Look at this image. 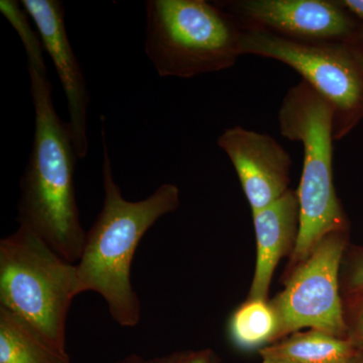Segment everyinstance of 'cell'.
Instances as JSON below:
<instances>
[{
	"label": "cell",
	"mask_w": 363,
	"mask_h": 363,
	"mask_svg": "<svg viewBox=\"0 0 363 363\" xmlns=\"http://www.w3.org/2000/svg\"><path fill=\"white\" fill-rule=\"evenodd\" d=\"M104 125L102 117L104 204L86 233L82 255L76 264L78 291L79 295L99 294L119 326L135 328L142 319V304L131 283L135 252L145 234L180 206V190L175 184L164 183L145 199L126 200L114 180Z\"/></svg>",
	"instance_id": "obj_1"
},
{
	"label": "cell",
	"mask_w": 363,
	"mask_h": 363,
	"mask_svg": "<svg viewBox=\"0 0 363 363\" xmlns=\"http://www.w3.org/2000/svg\"><path fill=\"white\" fill-rule=\"evenodd\" d=\"M35 111L32 150L21 177L18 205L20 225L33 233L71 264H77L86 233L76 197L79 159L70 126L60 118L48 71L28 65Z\"/></svg>",
	"instance_id": "obj_2"
},
{
	"label": "cell",
	"mask_w": 363,
	"mask_h": 363,
	"mask_svg": "<svg viewBox=\"0 0 363 363\" xmlns=\"http://www.w3.org/2000/svg\"><path fill=\"white\" fill-rule=\"evenodd\" d=\"M281 135L302 143L304 164L297 191L300 231L284 276L305 262L332 231L348 229L333 183V111L304 81L288 90L278 113Z\"/></svg>",
	"instance_id": "obj_3"
},
{
	"label": "cell",
	"mask_w": 363,
	"mask_h": 363,
	"mask_svg": "<svg viewBox=\"0 0 363 363\" xmlns=\"http://www.w3.org/2000/svg\"><path fill=\"white\" fill-rule=\"evenodd\" d=\"M145 52L160 77L189 79L231 68L242 28L216 2L149 0Z\"/></svg>",
	"instance_id": "obj_4"
},
{
	"label": "cell",
	"mask_w": 363,
	"mask_h": 363,
	"mask_svg": "<svg viewBox=\"0 0 363 363\" xmlns=\"http://www.w3.org/2000/svg\"><path fill=\"white\" fill-rule=\"evenodd\" d=\"M77 296L76 264L60 257L32 229L20 225L0 240V307L62 350H66L67 320Z\"/></svg>",
	"instance_id": "obj_5"
},
{
	"label": "cell",
	"mask_w": 363,
	"mask_h": 363,
	"mask_svg": "<svg viewBox=\"0 0 363 363\" xmlns=\"http://www.w3.org/2000/svg\"><path fill=\"white\" fill-rule=\"evenodd\" d=\"M241 28V54L286 64L330 105L334 140L363 121V58L350 40L309 42L262 28Z\"/></svg>",
	"instance_id": "obj_6"
},
{
	"label": "cell",
	"mask_w": 363,
	"mask_h": 363,
	"mask_svg": "<svg viewBox=\"0 0 363 363\" xmlns=\"http://www.w3.org/2000/svg\"><path fill=\"white\" fill-rule=\"evenodd\" d=\"M348 229L332 231L290 274L285 288L269 300L278 319V340L303 328L347 335L340 290V269L347 250Z\"/></svg>",
	"instance_id": "obj_7"
},
{
	"label": "cell",
	"mask_w": 363,
	"mask_h": 363,
	"mask_svg": "<svg viewBox=\"0 0 363 363\" xmlns=\"http://www.w3.org/2000/svg\"><path fill=\"white\" fill-rule=\"evenodd\" d=\"M242 28L309 42H348L360 21L338 0H227L215 1Z\"/></svg>",
	"instance_id": "obj_8"
},
{
	"label": "cell",
	"mask_w": 363,
	"mask_h": 363,
	"mask_svg": "<svg viewBox=\"0 0 363 363\" xmlns=\"http://www.w3.org/2000/svg\"><path fill=\"white\" fill-rule=\"evenodd\" d=\"M217 145L233 162L252 212L290 190L292 160L271 135L235 125L221 133Z\"/></svg>",
	"instance_id": "obj_9"
},
{
	"label": "cell",
	"mask_w": 363,
	"mask_h": 363,
	"mask_svg": "<svg viewBox=\"0 0 363 363\" xmlns=\"http://www.w3.org/2000/svg\"><path fill=\"white\" fill-rule=\"evenodd\" d=\"M39 30L45 51L52 59L67 98L69 126L76 152L85 159L89 150L88 142V107L89 91L82 68L67 33L65 7L60 0H21Z\"/></svg>",
	"instance_id": "obj_10"
},
{
	"label": "cell",
	"mask_w": 363,
	"mask_h": 363,
	"mask_svg": "<svg viewBox=\"0 0 363 363\" xmlns=\"http://www.w3.org/2000/svg\"><path fill=\"white\" fill-rule=\"evenodd\" d=\"M257 238V262L247 298L269 300L274 271L284 257L290 259L300 231V203L290 189L269 206L252 212Z\"/></svg>",
	"instance_id": "obj_11"
},
{
	"label": "cell",
	"mask_w": 363,
	"mask_h": 363,
	"mask_svg": "<svg viewBox=\"0 0 363 363\" xmlns=\"http://www.w3.org/2000/svg\"><path fill=\"white\" fill-rule=\"evenodd\" d=\"M357 351L348 339L309 329L269 344L259 354L262 363H346Z\"/></svg>",
	"instance_id": "obj_12"
},
{
	"label": "cell",
	"mask_w": 363,
	"mask_h": 363,
	"mask_svg": "<svg viewBox=\"0 0 363 363\" xmlns=\"http://www.w3.org/2000/svg\"><path fill=\"white\" fill-rule=\"evenodd\" d=\"M0 363H72L35 327L0 307Z\"/></svg>",
	"instance_id": "obj_13"
},
{
	"label": "cell",
	"mask_w": 363,
	"mask_h": 363,
	"mask_svg": "<svg viewBox=\"0 0 363 363\" xmlns=\"http://www.w3.org/2000/svg\"><path fill=\"white\" fill-rule=\"evenodd\" d=\"M227 338L238 350H260L278 341V319L269 300L247 298L229 317Z\"/></svg>",
	"instance_id": "obj_14"
},
{
	"label": "cell",
	"mask_w": 363,
	"mask_h": 363,
	"mask_svg": "<svg viewBox=\"0 0 363 363\" xmlns=\"http://www.w3.org/2000/svg\"><path fill=\"white\" fill-rule=\"evenodd\" d=\"M0 13L9 21L21 38L28 57V65L42 71H48L44 58L45 48L39 30H33L30 25V14L16 0H1Z\"/></svg>",
	"instance_id": "obj_15"
},
{
	"label": "cell",
	"mask_w": 363,
	"mask_h": 363,
	"mask_svg": "<svg viewBox=\"0 0 363 363\" xmlns=\"http://www.w3.org/2000/svg\"><path fill=\"white\" fill-rule=\"evenodd\" d=\"M340 290L343 301L363 294V247L346 255L340 269Z\"/></svg>",
	"instance_id": "obj_16"
},
{
	"label": "cell",
	"mask_w": 363,
	"mask_h": 363,
	"mask_svg": "<svg viewBox=\"0 0 363 363\" xmlns=\"http://www.w3.org/2000/svg\"><path fill=\"white\" fill-rule=\"evenodd\" d=\"M214 353L215 351L211 348L175 351L169 354L152 358L131 353L116 363H211Z\"/></svg>",
	"instance_id": "obj_17"
},
{
	"label": "cell",
	"mask_w": 363,
	"mask_h": 363,
	"mask_svg": "<svg viewBox=\"0 0 363 363\" xmlns=\"http://www.w3.org/2000/svg\"><path fill=\"white\" fill-rule=\"evenodd\" d=\"M343 302L347 326L346 339L350 341L355 350L363 351V294Z\"/></svg>",
	"instance_id": "obj_18"
},
{
	"label": "cell",
	"mask_w": 363,
	"mask_h": 363,
	"mask_svg": "<svg viewBox=\"0 0 363 363\" xmlns=\"http://www.w3.org/2000/svg\"><path fill=\"white\" fill-rule=\"evenodd\" d=\"M338 2L357 21H363V0H338Z\"/></svg>",
	"instance_id": "obj_19"
},
{
	"label": "cell",
	"mask_w": 363,
	"mask_h": 363,
	"mask_svg": "<svg viewBox=\"0 0 363 363\" xmlns=\"http://www.w3.org/2000/svg\"><path fill=\"white\" fill-rule=\"evenodd\" d=\"M350 42L351 43V45L355 48L358 54H359L363 58V21H360L354 37H353L352 40H350Z\"/></svg>",
	"instance_id": "obj_20"
},
{
	"label": "cell",
	"mask_w": 363,
	"mask_h": 363,
	"mask_svg": "<svg viewBox=\"0 0 363 363\" xmlns=\"http://www.w3.org/2000/svg\"><path fill=\"white\" fill-rule=\"evenodd\" d=\"M346 363H363V351H357L354 355Z\"/></svg>",
	"instance_id": "obj_21"
},
{
	"label": "cell",
	"mask_w": 363,
	"mask_h": 363,
	"mask_svg": "<svg viewBox=\"0 0 363 363\" xmlns=\"http://www.w3.org/2000/svg\"><path fill=\"white\" fill-rule=\"evenodd\" d=\"M211 363H223V362H222L220 357H219L218 355L216 354V352H215L214 355H213V358H212Z\"/></svg>",
	"instance_id": "obj_22"
}]
</instances>
